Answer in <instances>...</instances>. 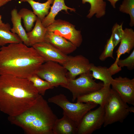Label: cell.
<instances>
[{"instance_id":"277c9868","label":"cell","mask_w":134,"mask_h":134,"mask_svg":"<svg viewBox=\"0 0 134 134\" xmlns=\"http://www.w3.org/2000/svg\"><path fill=\"white\" fill-rule=\"evenodd\" d=\"M103 107L104 127L116 122L122 123L130 113L134 112V107L129 106L112 89Z\"/></svg>"},{"instance_id":"ba28073f","label":"cell","mask_w":134,"mask_h":134,"mask_svg":"<svg viewBox=\"0 0 134 134\" xmlns=\"http://www.w3.org/2000/svg\"><path fill=\"white\" fill-rule=\"evenodd\" d=\"M46 28L47 31L63 37L77 48L80 46L82 42L81 31L76 30L74 25L67 21L60 19L55 20Z\"/></svg>"},{"instance_id":"cb8c5ba5","label":"cell","mask_w":134,"mask_h":134,"mask_svg":"<svg viewBox=\"0 0 134 134\" xmlns=\"http://www.w3.org/2000/svg\"><path fill=\"white\" fill-rule=\"evenodd\" d=\"M23 20L24 27L26 31L28 32L32 29L34 22L37 17L34 12L26 8L21 9L18 12Z\"/></svg>"},{"instance_id":"83f0119b","label":"cell","mask_w":134,"mask_h":134,"mask_svg":"<svg viewBox=\"0 0 134 134\" xmlns=\"http://www.w3.org/2000/svg\"><path fill=\"white\" fill-rule=\"evenodd\" d=\"M114 48L111 35L107 41L103 50L99 57V59L101 61H104L108 57L114 59L113 55Z\"/></svg>"},{"instance_id":"9c48e42d","label":"cell","mask_w":134,"mask_h":134,"mask_svg":"<svg viewBox=\"0 0 134 134\" xmlns=\"http://www.w3.org/2000/svg\"><path fill=\"white\" fill-rule=\"evenodd\" d=\"M104 111L103 107L90 110L84 115L77 127V134H91L100 129L104 122Z\"/></svg>"},{"instance_id":"44dd1931","label":"cell","mask_w":134,"mask_h":134,"mask_svg":"<svg viewBox=\"0 0 134 134\" xmlns=\"http://www.w3.org/2000/svg\"><path fill=\"white\" fill-rule=\"evenodd\" d=\"M54 0H47L45 2L41 3L34 0H20L19 3L27 2L31 5L33 12L42 21L48 14L50 5L53 4Z\"/></svg>"},{"instance_id":"603a6c76","label":"cell","mask_w":134,"mask_h":134,"mask_svg":"<svg viewBox=\"0 0 134 134\" xmlns=\"http://www.w3.org/2000/svg\"><path fill=\"white\" fill-rule=\"evenodd\" d=\"M90 70L92 71V75L93 78L102 81L103 85H110L113 78L108 68L100 66H97L91 63Z\"/></svg>"},{"instance_id":"8992f818","label":"cell","mask_w":134,"mask_h":134,"mask_svg":"<svg viewBox=\"0 0 134 134\" xmlns=\"http://www.w3.org/2000/svg\"><path fill=\"white\" fill-rule=\"evenodd\" d=\"M93 78L90 71L80 74L77 78L67 79V84L62 87L71 93L74 101L78 97L98 90L103 86V83H96Z\"/></svg>"},{"instance_id":"f1b7e54d","label":"cell","mask_w":134,"mask_h":134,"mask_svg":"<svg viewBox=\"0 0 134 134\" xmlns=\"http://www.w3.org/2000/svg\"><path fill=\"white\" fill-rule=\"evenodd\" d=\"M117 64L121 68L126 67L129 70L133 69L134 68V50L126 58L123 60L119 59Z\"/></svg>"},{"instance_id":"7a4b0ae2","label":"cell","mask_w":134,"mask_h":134,"mask_svg":"<svg viewBox=\"0 0 134 134\" xmlns=\"http://www.w3.org/2000/svg\"><path fill=\"white\" fill-rule=\"evenodd\" d=\"M32 46L14 43L0 48V75L28 78L36 74L45 62Z\"/></svg>"},{"instance_id":"6da1fadb","label":"cell","mask_w":134,"mask_h":134,"mask_svg":"<svg viewBox=\"0 0 134 134\" xmlns=\"http://www.w3.org/2000/svg\"><path fill=\"white\" fill-rule=\"evenodd\" d=\"M40 95L28 79L0 75V110L9 116H16L27 110Z\"/></svg>"},{"instance_id":"2e32d148","label":"cell","mask_w":134,"mask_h":134,"mask_svg":"<svg viewBox=\"0 0 134 134\" xmlns=\"http://www.w3.org/2000/svg\"><path fill=\"white\" fill-rule=\"evenodd\" d=\"M120 41V44L116 51V59L119 60L120 56L126 53L129 54L134 47V31L132 28H126Z\"/></svg>"},{"instance_id":"4fadbf2b","label":"cell","mask_w":134,"mask_h":134,"mask_svg":"<svg viewBox=\"0 0 134 134\" xmlns=\"http://www.w3.org/2000/svg\"><path fill=\"white\" fill-rule=\"evenodd\" d=\"M45 41L67 55L72 53L77 48L70 41L51 31H47L45 36Z\"/></svg>"},{"instance_id":"30bf717a","label":"cell","mask_w":134,"mask_h":134,"mask_svg":"<svg viewBox=\"0 0 134 134\" xmlns=\"http://www.w3.org/2000/svg\"><path fill=\"white\" fill-rule=\"evenodd\" d=\"M110 85L121 99L127 104L134 105V79L119 76L113 79Z\"/></svg>"},{"instance_id":"ffe728a7","label":"cell","mask_w":134,"mask_h":134,"mask_svg":"<svg viewBox=\"0 0 134 134\" xmlns=\"http://www.w3.org/2000/svg\"><path fill=\"white\" fill-rule=\"evenodd\" d=\"M11 26L8 23L0 24V46L7 44L23 43L19 36L11 31Z\"/></svg>"},{"instance_id":"ac0fdd59","label":"cell","mask_w":134,"mask_h":134,"mask_svg":"<svg viewBox=\"0 0 134 134\" xmlns=\"http://www.w3.org/2000/svg\"><path fill=\"white\" fill-rule=\"evenodd\" d=\"M53 4L48 14L42 21L43 25L45 27L54 22L56 16L61 10H64L67 13H68V9L71 11L75 12L76 11L75 9L67 6L65 3L64 0H54Z\"/></svg>"},{"instance_id":"1f68e13d","label":"cell","mask_w":134,"mask_h":134,"mask_svg":"<svg viewBox=\"0 0 134 134\" xmlns=\"http://www.w3.org/2000/svg\"><path fill=\"white\" fill-rule=\"evenodd\" d=\"M12 0H0V7L4 6Z\"/></svg>"},{"instance_id":"7402d4cb","label":"cell","mask_w":134,"mask_h":134,"mask_svg":"<svg viewBox=\"0 0 134 134\" xmlns=\"http://www.w3.org/2000/svg\"><path fill=\"white\" fill-rule=\"evenodd\" d=\"M84 4L86 2L90 3V8L89 13L87 16L91 18L95 14L97 18H100L104 16L106 13V2L104 0H82Z\"/></svg>"},{"instance_id":"484cf974","label":"cell","mask_w":134,"mask_h":134,"mask_svg":"<svg viewBox=\"0 0 134 134\" xmlns=\"http://www.w3.org/2000/svg\"><path fill=\"white\" fill-rule=\"evenodd\" d=\"M119 11L129 14L130 18L129 25L131 27L134 25V0H123L119 8Z\"/></svg>"},{"instance_id":"d6986e66","label":"cell","mask_w":134,"mask_h":134,"mask_svg":"<svg viewBox=\"0 0 134 134\" xmlns=\"http://www.w3.org/2000/svg\"><path fill=\"white\" fill-rule=\"evenodd\" d=\"M47 31L46 27L43 26L41 20L37 17L33 29L27 33L29 46H32L37 43L45 42Z\"/></svg>"},{"instance_id":"9a60e30c","label":"cell","mask_w":134,"mask_h":134,"mask_svg":"<svg viewBox=\"0 0 134 134\" xmlns=\"http://www.w3.org/2000/svg\"><path fill=\"white\" fill-rule=\"evenodd\" d=\"M63 116L55 121L52 128L53 134H77L78 125L64 112Z\"/></svg>"},{"instance_id":"4dcf8cb0","label":"cell","mask_w":134,"mask_h":134,"mask_svg":"<svg viewBox=\"0 0 134 134\" xmlns=\"http://www.w3.org/2000/svg\"><path fill=\"white\" fill-rule=\"evenodd\" d=\"M107 0L110 2L111 5L114 8H115L116 4V2L119 0Z\"/></svg>"},{"instance_id":"7c38bea8","label":"cell","mask_w":134,"mask_h":134,"mask_svg":"<svg viewBox=\"0 0 134 134\" xmlns=\"http://www.w3.org/2000/svg\"><path fill=\"white\" fill-rule=\"evenodd\" d=\"M32 47L44 58L45 62L52 61L62 65L68 57L67 55L46 42L37 43Z\"/></svg>"},{"instance_id":"8fae6325","label":"cell","mask_w":134,"mask_h":134,"mask_svg":"<svg viewBox=\"0 0 134 134\" xmlns=\"http://www.w3.org/2000/svg\"><path fill=\"white\" fill-rule=\"evenodd\" d=\"M62 65L68 71L67 74L68 79H74L78 75L90 71L89 60L81 55L68 56L66 61Z\"/></svg>"},{"instance_id":"3957f363","label":"cell","mask_w":134,"mask_h":134,"mask_svg":"<svg viewBox=\"0 0 134 134\" xmlns=\"http://www.w3.org/2000/svg\"><path fill=\"white\" fill-rule=\"evenodd\" d=\"M42 96L40 95L35 103L22 114L8 116L9 121L27 134H53L52 127L57 118Z\"/></svg>"},{"instance_id":"4316f807","label":"cell","mask_w":134,"mask_h":134,"mask_svg":"<svg viewBox=\"0 0 134 134\" xmlns=\"http://www.w3.org/2000/svg\"><path fill=\"white\" fill-rule=\"evenodd\" d=\"M123 24L122 23L120 25H119L116 23L112 28L111 35L114 48L120 42L124 34V32L122 28Z\"/></svg>"},{"instance_id":"e0dca14e","label":"cell","mask_w":134,"mask_h":134,"mask_svg":"<svg viewBox=\"0 0 134 134\" xmlns=\"http://www.w3.org/2000/svg\"><path fill=\"white\" fill-rule=\"evenodd\" d=\"M18 12L16 8L13 9L11 11V20L12 27L11 29V31L17 34L24 44L29 46L27 33L22 26V19Z\"/></svg>"},{"instance_id":"5b68a950","label":"cell","mask_w":134,"mask_h":134,"mask_svg":"<svg viewBox=\"0 0 134 134\" xmlns=\"http://www.w3.org/2000/svg\"><path fill=\"white\" fill-rule=\"evenodd\" d=\"M48 100V102L55 104L62 108L63 112L78 126L85 114L98 105L91 102L72 103L62 94L50 98Z\"/></svg>"},{"instance_id":"d4e9b609","label":"cell","mask_w":134,"mask_h":134,"mask_svg":"<svg viewBox=\"0 0 134 134\" xmlns=\"http://www.w3.org/2000/svg\"><path fill=\"white\" fill-rule=\"evenodd\" d=\"M28 79L32 83L38 94L42 96L44 95L47 90L54 87L49 82L41 78L36 74Z\"/></svg>"},{"instance_id":"f546056e","label":"cell","mask_w":134,"mask_h":134,"mask_svg":"<svg viewBox=\"0 0 134 134\" xmlns=\"http://www.w3.org/2000/svg\"><path fill=\"white\" fill-rule=\"evenodd\" d=\"M118 60L116 59L115 62L108 68L112 75L118 73L122 70L121 67L119 66L117 64Z\"/></svg>"},{"instance_id":"52a82bcc","label":"cell","mask_w":134,"mask_h":134,"mask_svg":"<svg viewBox=\"0 0 134 134\" xmlns=\"http://www.w3.org/2000/svg\"><path fill=\"white\" fill-rule=\"evenodd\" d=\"M67 70L61 64L48 61L41 66L36 74L54 87L59 86L62 87L67 82Z\"/></svg>"},{"instance_id":"5bb4252c","label":"cell","mask_w":134,"mask_h":134,"mask_svg":"<svg viewBox=\"0 0 134 134\" xmlns=\"http://www.w3.org/2000/svg\"><path fill=\"white\" fill-rule=\"evenodd\" d=\"M110 85H103L100 89L78 97L77 102H91L103 107L109 96Z\"/></svg>"},{"instance_id":"d6a6232c","label":"cell","mask_w":134,"mask_h":134,"mask_svg":"<svg viewBox=\"0 0 134 134\" xmlns=\"http://www.w3.org/2000/svg\"><path fill=\"white\" fill-rule=\"evenodd\" d=\"M3 23L1 20V16L0 14V24H2Z\"/></svg>"}]
</instances>
